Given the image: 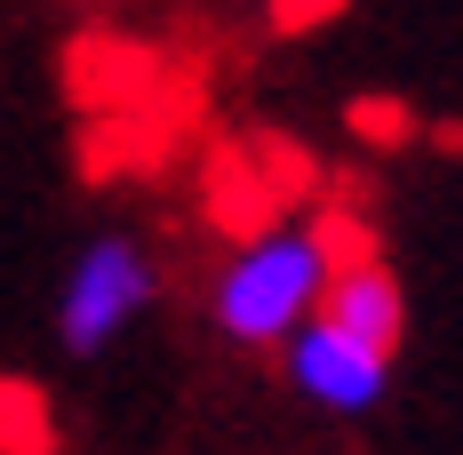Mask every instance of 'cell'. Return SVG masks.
Wrapping results in <instances>:
<instances>
[{
  "mask_svg": "<svg viewBox=\"0 0 463 455\" xmlns=\"http://www.w3.org/2000/svg\"><path fill=\"white\" fill-rule=\"evenodd\" d=\"M312 296H327V272H320V248L312 240H264L248 248L232 280L216 288V319H224L240 344H279V327L304 312Z\"/></svg>",
  "mask_w": 463,
  "mask_h": 455,
  "instance_id": "1",
  "label": "cell"
},
{
  "mask_svg": "<svg viewBox=\"0 0 463 455\" xmlns=\"http://www.w3.org/2000/svg\"><path fill=\"white\" fill-rule=\"evenodd\" d=\"M320 327L352 336V344H368L375 360H392V352H400V327H408V312H400V280L383 272V264L327 280V296H320Z\"/></svg>",
  "mask_w": 463,
  "mask_h": 455,
  "instance_id": "2",
  "label": "cell"
},
{
  "mask_svg": "<svg viewBox=\"0 0 463 455\" xmlns=\"http://www.w3.org/2000/svg\"><path fill=\"white\" fill-rule=\"evenodd\" d=\"M128 304H144V264L128 256V248H96L89 264H80V280H72L64 336H72V344H104L112 319L128 312Z\"/></svg>",
  "mask_w": 463,
  "mask_h": 455,
  "instance_id": "3",
  "label": "cell"
},
{
  "mask_svg": "<svg viewBox=\"0 0 463 455\" xmlns=\"http://www.w3.org/2000/svg\"><path fill=\"white\" fill-rule=\"evenodd\" d=\"M296 375H304L320 400H335V408H360V400H375V384H383V360H375L368 344L335 336V327H312V336L296 344Z\"/></svg>",
  "mask_w": 463,
  "mask_h": 455,
  "instance_id": "4",
  "label": "cell"
},
{
  "mask_svg": "<svg viewBox=\"0 0 463 455\" xmlns=\"http://www.w3.org/2000/svg\"><path fill=\"white\" fill-rule=\"evenodd\" d=\"M312 248H320V272H327V280L383 264V248H375V224L360 216V208H327L320 224H312Z\"/></svg>",
  "mask_w": 463,
  "mask_h": 455,
  "instance_id": "5",
  "label": "cell"
},
{
  "mask_svg": "<svg viewBox=\"0 0 463 455\" xmlns=\"http://www.w3.org/2000/svg\"><path fill=\"white\" fill-rule=\"evenodd\" d=\"M0 415H8V455H48V400L33 384H0Z\"/></svg>",
  "mask_w": 463,
  "mask_h": 455,
  "instance_id": "6",
  "label": "cell"
},
{
  "mask_svg": "<svg viewBox=\"0 0 463 455\" xmlns=\"http://www.w3.org/2000/svg\"><path fill=\"white\" fill-rule=\"evenodd\" d=\"M352 137L375 144V152H400V144L416 137V112L392 104V96H360V104H352Z\"/></svg>",
  "mask_w": 463,
  "mask_h": 455,
  "instance_id": "7",
  "label": "cell"
},
{
  "mask_svg": "<svg viewBox=\"0 0 463 455\" xmlns=\"http://www.w3.org/2000/svg\"><path fill=\"white\" fill-rule=\"evenodd\" d=\"M335 8H344V0H272V16L288 24V33H296V24H320V16H335Z\"/></svg>",
  "mask_w": 463,
  "mask_h": 455,
  "instance_id": "8",
  "label": "cell"
}]
</instances>
